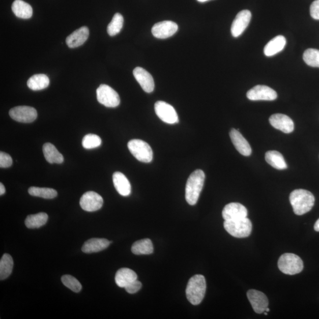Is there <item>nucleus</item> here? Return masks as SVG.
Here are the masks:
<instances>
[{
  "mask_svg": "<svg viewBox=\"0 0 319 319\" xmlns=\"http://www.w3.org/2000/svg\"><path fill=\"white\" fill-rule=\"evenodd\" d=\"M266 311H267V312H269V311H270V309H269V307H267V309H266Z\"/></svg>",
  "mask_w": 319,
  "mask_h": 319,
  "instance_id": "nucleus-42",
  "label": "nucleus"
},
{
  "mask_svg": "<svg viewBox=\"0 0 319 319\" xmlns=\"http://www.w3.org/2000/svg\"><path fill=\"white\" fill-rule=\"evenodd\" d=\"M303 60L310 67L319 68V50L307 49L303 54Z\"/></svg>",
  "mask_w": 319,
  "mask_h": 319,
  "instance_id": "nucleus-33",
  "label": "nucleus"
},
{
  "mask_svg": "<svg viewBox=\"0 0 319 319\" xmlns=\"http://www.w3.org/2000/svg\"><path fill=\"white\" fill-rule=\"evenodd\" d=\"M43 152L47 162L53 164H61L64 162V158L62 154L52 144L47 142L43 147Z\"/></svg>",
  "mask_w": 319,
  "mask_h": 319,
  "instance_id": "nucleus-24",
  "label": "nucleus"
},
{
  "mask_svg": "<svg viewBox=\"0 0 319 319\" xmlns=\"http://www.w3.org/2000/svg\"><path fill=\"white\" fill-rule=\"evenodd\" d=\"M155 112L163 122L173 124L179 123V117L173 106L164 101H157L155 105Z\"/></svg>",
  "mask_w": 319,
  "mask_h": 319,
  "instance_id": "nucleus-9",
  "label": "nucleus"
},
{
  "mask_svg": "<svg viewBox=\"0 0 319 319\" xmlns=\"http://www.w3.org/2000/svg\"><path fill=\"white\" fill-rule=\"evenodd\" d=\"M49 83L48 76L45 74H36L29 78L27 86L33 91H40L46 89Z\"/></svg>",
  "mask_w": 319,
  "mask_h": 319,
  "instance_id": "nucleus-27",
  "label": "nucleus"
},
{
  "mask_svg": "<svg viewBox=\"0 0 319 319\" xmlns=\"http://www.w3.org/2000/svg\"><path fill=\"white\" fill-rule=\"evenodd\" d=\"M104 200L96 192L90 191L84 193L80 199V206L87 212L97 211L102 208Z\"/></svg>",
  "mask_w": 319,
  "mask_h": 319,
  "instance_id": "nucleus-11",
  "label": "nucleus"
},
{
  "mask_svg": "<svg viewBox=\"0 0 319 319\" xmlns=\"http://www.w3.org/2000/svg\"><path fill=\"white\" fill-rule=\"evenodd\" d=\"M230 138L238 152L244 156L251 155L252 149L250 145L238 130H231L229 133Z\"/></svg>",
  "mask_w": 319,
  "mask_h": 319,
  "instance_id": "nucleus-18",
  "label": "nucleus"
},
{
  "mask_svg": "<svg viewBox=\"0 0 319 319\" xmlns=\"http://www.w3.org/2000/svg\"><path fill=\"white\" fill-rule=\"evenodd\" d=\"M101 144V138L98 135L93 134L86 135L82 140V146L85 149L97 148Z\"/></svg>",
  "mask_w": 319,
  "mask_h": 319,
  "instance_id": "nucleus-35",
  "label": "nucleus"
},
{
  "mask_svg": "<svg viewBox=\"0 0 319 319\" xmlns=\"http://www.w3.org/2000/svg\"><path fill=\"white\" fill-rule=\"evenodd\" d=\"M131 251L135 255H149L154 251L152 242L150 239H143L135 242Z\"/></svg>",
  "mask_w": 319,
  "mask_h": 319,
  "instance_id": "nucleus-28",
  "label": "nucleus"
},
{
  "mask_svg": "<svg viewBox=\"0 0 319 319\" xmlns=\"http://www.w3.org/2000/svg\"><path fill=\"white\" fill-rule=\"evenodd\" d=\"M289 201L295 214L302 215L311 210L315 198L313 194L304 189H296L289 195Z\"/></svg>",
  "mask_w": 319,
  "mask_h": 319,
  "instance_id": "nucleus-1",
  "label": "nucleus"
},
{
  "mask_svg": "<svg viewBox=\"0 0 319 319\" xmlns=\"http://www.w3.org/2000/svg\"><path fill=\"white\" fill-rule=\"evenodd\" d=\"M197 1L200 3H204L209 1V0H197Z\"/></svg>",
  "mask_w": 319,
  "mask_h": 319,
  "instance_id": "nucleus-41",
  "label": "nucleus"
},
{
  "mask_svg": "<svg viewBox=\"0 0 319 319\" xmlns=\"http://www.w3.org/2000/svg\"><path fill=\"white\" fill-rule=\"evenodd\" d=\"M28 192L31 196L40 197L44 199H53L57 195L56 190L52 188H38V187H31L28 190Z\"/></svg>",
  "mask_w": 319,
  "mask_h": 319,
  "instance_id": "nucleus-31",
  "label": "nucleus"
},
{
  "mask_svg": "<svg viewBox=\"0 0 319 319\" xmlns=\"http://www.w3.org/2000/svg\"><path fill=\"white\" fill-rule=\"evenodd\" d=\"M89 35V28L83 26L69 35L66 40V42L70 48H76V47L82 45L86 41Z\"/></svg>",
  "mask_w": 319,
  "mask_h": 319,
  "instance_id": "nucleus-19",
  "label": "nucleus"
},
{
  "mask_svg": "<svg viewBox=\"0 0 319 319\" xmlns=\"http://www.w3.org/2000/svg\"><path fill=\"white\" fill-rule=\"evenodd\" d=\"M247 208L240 203H230L226 205L222 211V217L225 221L246 218Z\"/></svg>",
  "mask_w": 319,
  "mask_h": 319,
  "instance_id": "nucleus-17",
  "label": "nucleus"
},
{
  "mask_svg": "<svg viewBox=\"0 0 319 319\" xmlns=\"http://www.w3.org/2000/svg\"><path fill=\"white\" fill-rule=\"evenodd\" d=\"M251 16V13L247 10L241 11L238 13L230 28L231 34L234 38H238L243 34L250 23Z\"/></svg>",
  "mask_w": 319,
  "mask_h": 319,
  "instance_id": "nucleus-13",
  "label": "nucleus"
},
{
  "mask_svg": "<svg viewBox=\"0 0 319 319\" xmlns=\"http://www.w3.org/2000/svg\"><path fill=\"white\" fill-rule=\"evenodd\" d=\"M286 45V39L283 36H277L268 43L264 49L266 56H273L281 52Z\"/></svg>",
  "mask_w": 319,
  "mask_h": 319,
  "instance_id": "nucleus-23",
  "label": "nucleus"
},
{
  "mask_svg": "<svg viewBox=\"0 0 319 319\" xmlns=\"http://www.w3.org/2000/svg\"><path fill=\"white\" fill-rule=\"evenodd\" d=\"M13 160L9 154L1 152L0 153V167L8 168L12 166Z\"/></svg>",
  "mask_w": 319,
  "mask_h": 319,
  "instance_id": "nucleus-36",
  "label": "nucleus"
},
{
  "mask_svg": "<svg viewBox=\"0 0 319 319\" xmlns=\"http://www.w3.org/2000/svg\"><path fill=\"white\" fill-rule=\"evenodd\" d=\"M128 148L135 159L142 163H149L153 160L151 147L146 142L134 139L128 143Z\"/></svg>",
  "mask_w": 319,
  "mask_h": 319,
  "instance_id": "nucleus-6",
  "label": "nucleus"
},
{
  "mask_svg": "<svg viewBox=\"0 0 319 319\" xmlns=\"http://www.w3.org/2000/svg\"><path fill=\"white\" fill-rule=\"evenodd\" d=\"M314 228L315 230L317 231V232H319V219L316 223H315Z\"/></svg>",
  "mask_w": 319,
  "mask_h": 319,
  "instance_id": "nucleus-40",
  "label": "nucleus"
},
{
  "mask_svg": "<svg viewBox=\"0 0 319 319\" xmlns=\"http://www.w3.org/2000/svg\"><path fill=\"white\" fill-rule=\"evenodd\" d=\"M12 9L17 17L23 19H28L33 15L32 6L22 0H15L13 3Z\"/></svg>",
  "mask_w": 319,
  "mask_h": 319,
  "instance_id": "nucleus-25",
  "label": "nucleus"
},
{
  "mask_svg": "<svg viewBox=\"0 0 319 319\" xmlns=\"http://www.w3.org/2000/svg\"><path fill=\"white\" fill-rule=\"evenodd\" d=\"M247 97L251 101H274L277 94L271 88L266 85H256L248 91Z\"/></svg>",
  "mask_w": 319,
  "mask_h": 319,
  "instance_id": "nucleus-10",
  "label": "nucleus"
},
{
  "mask_svg": "<svg viewBox=\"0 0 319 319\" xmlns=\"http://www.w3.org/2000/svg\"><path fill=\"white\" fill-rule=\"evenodd\" d=\"M97 100L106 107L115 108L120 104V98L118 93L111 87L102 84L97 90Z\"/></svg>",
  "mask_w": 319,
  "mask_h": 319,
  "instance_id": "nucleus-7",
  "label": "nucleus"
},
{
  "mask_svg": "<svg viewBox=\"0 0 319 319\" xmlns=\"http://www.w3.org/2000/svg\"><path fill=\"white\" fill-rule=\"evenodd\" d=\"M61 280L66 287L71 289L73 292L79 293L82 289V285L80 282L70 275H64L62 277Z\"/></svg>",
  "mask_w": 319,
  "mask_h": 319,
  "instance_id": "nucleus-34",
  "label": "nucleus"
},
{
  "mask_svg": "<svg viewBox=\"0 0 319 319\" xmlns=\"http://www.w3.org/2000/svg\"><path fill=\"white\" fill-rule=\"evenodd\" d=\"M207 291V283L202 275L197 274L190 278L187 285V299L193 305H198L204 299Z\"/></svg>",
  "mask_w": 319,
  "mask_h": 319,
  "instance_id": "nucleus-3",
  "label": "nucleus"
},
{
  "mask_svg": "<svg viewBox=\"0 0 319 319\" xmlns=\"http://www.w3.org/2000/svg\"><path fill=\"white\" fill-rule=\"evenodd\" d=\"M178 25L171 21H163L153 25L152 34L155 38L165 39L173 36L178 31Z\"/></svg>",
  "mask_w": 319,
  "mask_h": 319,
  "instance_id": "nucleus-12",
  "label": "nucleus"
},
{
  "mask_svg": "<svg viewBox=\"0 0 319 319\" xmlns=\"http://www.w3.org/2000/svg\"><path fill=\"white\" fill-rule=\"evenodd\" d=\"M133 75L142 89L147 93H151L155 90V81L151 74L144 69L137 67L134 69Z\"/></svg>",
  "mask_w": 319,
  "mask_h": 319,
  "instance_id": "nucleus-16",
  "label": "nucleus"
},
{
  "mask_svg": "<svg viewBox=\"0 0 319 319\" xmlns=\"http://www.w3.org/2000/svg\"><path fill=\"white\" fill-rule=\"evenodd\" d=\"M111 242L104 238H92L84 243L82 251L87 254L100 252L108 248Z\"/></svg>",
  "mask_w": 319,
  "mask_h": 319,
  "instance_id": "nucleus-21",
  "label": "nucleus"
},
{
  "mask_svg": "<svg viewBox=\"0 0 319 319\" xmlns=\"http://www.w3.org/2000/svg\"><path fill=\"white\" fill-rule=\"evenodd\" d=\"M141 287L142 284L141 282L136 280L127 285L124 288L126 289L127 292L130 293V294H134V293L140 291Z\"/></svg>",
  "mask_w": 319,
  "mask_h": 319,
  "instance_id": "nucleus-37",
  "label": "nucleus"
},
{
  "mask_svg": "<svg viewBox=\"0 0 319 319\" xmlns=\"http://www.w3.org/2000/svg\"><path fill=\"white\" fill-rule=\"evenodd\" d=\"M112 181L113 185L120 195L123 196H128L130 195L131 186L126 176L121 172H115L112 176Z\"/></svg>",
  "mask_w": 319,
  "mask_h": 319,
  "instance_id": "nucleus-20",
  "label": "nucleus"
},
{
  "mask_svg": "<svg viewBox=\"0 0 319 319\" xmlns=\"http://www.w3.org/2000/svg\"><path fill=\"white\" fill-rule=\"evenodd\" d=\"M6 192V188L3 183H0V195H3Z\"/></svg>",
  "mask_w": 319,
  "mask_h": 319,
  "instance_id": "nucleus-39",
  "label": "nucleus"
},
{
  "mask_svg": "<svg viewBox=\"0 0 319 319\" xmlns=\"http://www.w3.org/2000/svg\"><path fill=\"white\" fill-rule=\"evenodd\" d=\"M223 226L230 236L238 238L249 237L252 231V223L247 217L225 221Z\"/></svg>",
  "mask_w": 319,
  "mask_h": 319,
  "instance_id": "nucleus-4",
  "label": "nucleus"
},
{
  "mask_svg": "<svg viewBox=\"0 0 319 319\" xmlns=\"http://www.w3.org/2000/svg\"><path fill=\"white\" fill-rule=\"evenodd\" d=\"M9 115L11 118L17 122L31 123L36 120L38 112L32 106H18L10 110Z\"/></svg>",
  "mask_w": 319,
  "mask_h": 319,
  "instance_id": "nucleus-8",
  "label": "nucleus"
},
{
  "mask_svg": "<svg viewBox=\"0 0 319 319\" xmlns=\"http://www.w3.org/2000/svg\"><path fill=\"white\" fill-rule=\"evenodd\" d=\"M137 280V275L133 270L127 268H123L117 271L115 281L120 287L125 288L132 282Z\"/></svg>",
  "mask_w": 319,
  "mask_h": 319,
  "instance_id": "nucleus-22",
  "label": "nucleus"
},
{
  "mask_svg": "<svg viewBox=\"0 0 319 319\" xmlns=\"http://www.w3.org/2000/svg\"><path fill=\"white\" fill-rule=\"evenodd\" d=\"M310 15L315 20H319V0H315L310 6Z\"/></svg>",
  "mask_w": 319,
  "mask_h": 319,
  "instance_id": "nucleus-38",
  "label": "nucleus"
},
{
  "mask_svg": "<svg viewBox=\"0 0 319 319\" xmlns=\"http://www.w3.org/2000/svg\"><path fill=\"white\" fill-rule=\"evenodd\" d=\"M48 218V215L44 212L28 215L25 220V225L29 229L39 228L46 224Z\"/></svg>",
  "mask_w": 319,
  "mask_h": 319,
  "instance_id": "nucleus-29",
  "label": "nucleus"
},
{
  "mask_svg": "<svg viewBox=\"0 0 319 319\" xmlns=\"http://www.w3.org/2000/svg\"><path fill=\"white\" fill-rule=\"evenodd\" d=\"M278 269L285 274L295 275L303 270V262L298 255L291 253L282 255L278 262Z\"/></svg>",
  "mask_w": 319,
  "mask_h": 319,
  "instance_id": "nucleus-5",
  "label": "nucleus"
},
{
  "mask_svg": "<svg viewBox=\"0 0 319 319\" xmlns=\"http://www.w3.org/2000/svg\"><path fill=\"white\" fill-rule=\"evenodd\" d=\"M13 259L10 254H4L0 261V279L4 280L12 274L13 268Z\"/></svg>",
  "mask_w": 319,
  "mask_h": 319,
  "instance_id": "nucleus-30",
  "label": "nucleus"
},
{
  "mask_svg": "<svg viewBox=\"0 0 319 319\" xmlns=\"http://www.w3.org/2000/svg\"><path fill=\"white\" fill-rule=\"evenodd\" d=\"M265 159L268 163L278 170H284L287 168L283 155L277 151H269L266 153Z\"/></svg>",
  "mask_w": 319,
  "mask_h": 319,
  "instance_id": "nucleus-26",
  "label": "nucleus"
},
{
  "mask_svg": "<svg viewBox=\"0 0 319 319\" xmlns=\"http://www.w3.org/2000/svg\"><path fill=\"white\" fill-rule=\"evenodd\" d=\"M124 24V18L122 14L116 13L108 25L107 32L110 36L118 35L122 31Z\"/></svg>",
  "mask_w": 319,
  "mask_h": 319,
  "instance_id": "nucleus-32",
  "label": "nucleus"
},
{
  "mask_svg": "<svg viewBox=\"0 0 319 319\" xmlns=\"http://www.w3.org/2000/svg\"><path fill=\"white\" fill-rule=\"evenodd\" d=\"M247 298L255 312L261 314L266 311L269 306V300L263 293L250 289L247 292Z\"/></svg>",
  "mask_w": 319,
  "mask_h": 319,
  "instance_id": "nucleus-14",
  "label": "nucleus"
},
{
  "mask_svg": "<svg viewBox=\"0 0 319 319\" xmlns=\"http://www.w3.org/2000/svg\"><path fill=\"white\" fill-rule=\"evenodd\" d=\"M269 122L274 128L284 133H291L294 131V122L287 115L282 113H276L270 117Z\"/></svg>",
  "mask_w": 319,
  "mask_h": 319,
  "instance_id": "nucleus-15",
  "label": "nucleus"
},
{
  "mask_svg": "<svg viewBox=\"0 0 319 319\" xmlns=\"http://www.w3.org/2000/svg\"><path fill=\"white\" fill-rule=\"evenodd\" d=\"M205 175L201 170H196L190 175L186 186L185 197L187 202L195 205L197 202L202 190Z\"/></svg>",
  "mask_w": 319,
  "mask_h": 319,
  "instance_id": "nucleus-2",
  "label": "nucleus"
}]
</instances>
